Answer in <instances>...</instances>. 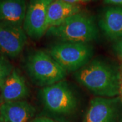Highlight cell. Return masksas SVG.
<instances>
[{
    "label": "cell",
    "instance_id": "obj_1",
    "mask_svg": "<svg viewBox=\"0 0 122 122\" xmlns=\"http://www.w3.org/2000/svg\"><path fill=\"white\" fill-rule=\"evenodd\" d=\"M76 80L94 94L114 98L119 95L120 72L104 61L94 60L76 71Z\"/></svg>",
    "mask_w": 122,
    "mask_h": 122
},
{
    "label": "cell",
    "instance_id": "obj_2",
    "mask_svg": "<svg viewBox=\"0 0 122 122\" xmlns=\"http://www.w3.org/2000/svg\"><path fill=\"white\" fill-rule=\"evenodd\" d=\"M46 33L61 41L90 43L98 38V30L94 18L80 12L61 25L49 28Z\"/></svg>",
    "mask_w": 122,
    "mask_h": 122
},
{
    "label": "cell",
    "instance_id": "obj_3",
    "mask_svg": "<svg viewBox=\"0 0 122 122\" xmlns=\"http://www.w3.org/2000/svg\"><path fill=\"white\" fill-rule=\"evenodd\" d=\"M27 73L31 79L44 87L63 80L66 71L48 53L37 50L31 53L26 61Z\"/></svg>",
    "mask_w": 122,
    "mask_h": 122
},
{
    "label": "cell",
    "instance_id": "obj_4",
    "mask_svg": "<svg viewBox=\"0 0 122 122\" xmlns=\"http://www.w3.org/2000/svg\"><path fill=\"white\" fill-rule=\"evenodd\" d=\"M48 54L66 71H77L89 62L93 48L89 43L60 41L50 49Z\"/></svg>",
    "mask_w": 122,
    "mask_h": 122
},
{
    "label": "cell",
    "instance_id": "obj_5",
    "mask_svg": "<svg viewBox=\"0 0 122 122\" xmlns=\"http://www.w3.org/2000/svg\"><path fill=\"white\" fill-rule=\"evenodd\" d=\"M40 98L48 111L60 115L72 113L77 105L73 92L64 80L42 88Z\"/></svg>",
    "mask_w": 122,
    "mask_h": 122
},
{
    "label": "cell",
    "instance_id": "obj_6",
    "mask_svg": "<svg viewBox=\"0 0 122 122\" xmlns=\"http://www.w3.org/2000/svg\"><path fill=\"white\" fill-rule=\"evenodd\" d=\"M53 0H29L23 29L26 35L33 39H39L46 33L47 14L50 4Z\"/></svg>",
    "mask_w": 122,
    "mask_h": 122
},
{
    "label": "cell",
    "instance_id": "obj_7",
    "mask_svg": "<svg viewBox=\"0 0 122 122\" xmlns=\"http://www.w3.org/2000/svg\"><path fill=\"white\" fill-rule=\"evenodd\" d=\"M27 40L23 26L0 22V52L10 58H16L22 52Z\"/></svg>",
    "mask_w": 122,
    "mask_h": 122
},
{
    "label": "cell",
    "instance_id": "obj_8",
    "mask_svg": "<svg viewBox=\"0 0 122 122\" xmlns=\"http://www.w3.org/2000/svg\"><path fill=\"white\" fill-rule=\"evenodd\" d=\"M118 99L97 96L92 99L83 122H116Z\"/></svg>",
    "mask_w": 122,
    "mask_h": 122
},
{
    "label": "cell",
    "instance_id": "obj_9",
    "mask_svg": "<svg viewBox=\"0 0 122 122\" xmlns=\"http://www.w3.org/2000/svg\"><path fill=\"white\" fill-rule=\"evenodd\" d=\"M28 94L25 79L18 70L14 69L0 86V96L4 102L22 100Z\"/></svg>",
    "mask_w": 122,
    "mask_h": 122
},
{
    "label": "cell",
    "instance_id": "obj_10",
    "mask_svg": "<svg viewBox=\"0 0 122 122\" xmlns=\"http://www.w3.org/2000/svg\"><path fill=\"white\" fill-rule=\"evenodd\" d=\"M35 107L26 100L3 102L0 107V119L4 122H30Z\"/></svg>",
    "mask_w": 122,
    "mask_h": 122
},
{
    "label": "cell",
    "instance_id": "obj_11",
    "mask_svg": "<svg viewBox=\"0 0 122 122\" xmlns=\"http://www.w3.org/2000/svg\"><path fill=\"white\" fill-rule=\"evenodd\" d=\"M98 25L108 38H122V6H112L106 8L100 14Z\"/></svg>",
    "mask_w": 122,
    "mask_h": 122
},
{
    "label": "cell",
    "instance_id": "obj_12",
    "mask_svg": "<svg viewBox=\"0 0 122 122\" xmlns=\"http://www.w3.org/2000/svg\"><path fill=\"white\" fill-rule=\"evenodd\" d=\"M26 8V0H0V22L22 26Z\"/></svg>",
    "mask_w": 122,
    "mask_h": 122
},
{
    "label": "cell",
    "instance_id": "obj_13",
    "mask_svg": "<svg viewBox=\"0 0 122 122\" xmlns=\"http://www.w3.org/2000/svg\"><path fill=\"white\" fill-rule=\"evenodd\" d=\"M80 12L78 5L66 3L61 0H53L50 4L47 14V28L61 25L71 16Z\"/></svg>",
    "mask_w": 122,
    "mask_h": 122
},
{
    "label": "cell",
    "instance_id": "obj_14",
    "mask_svg": "<svg viewBox=\"0 0 122 122\" xmlns=\"http://www.w3.org/2000/svg\"><path fill=\"white\" fill-rule=\"evenodd\" d=\"M13 66L4 55L0 54V86L4 79L13 70Z\"/></svg>",
    "mask_w": 122,
    "mask_h": 122
},
{
    "label": "cell",
    "instance_id": "obj_15",
    "mask_svg": "<svg viewBox=\"0 0 122 122\" xmlns=\"http://www.w3.org/2000/svg\"><path fill=\"white\" fill-rule=\"evenodd\" d=\"M114 49L118 55L122 58V38L118 39L115 45Z\"/></svg>",
    "mask_w": 122,
    "mask_h": 122
},
{
    "label": "cell",
    "instance_id": "obj_16",
    "mask_svg": "<svg viewBox=\"0 0 122 122\" xmlns=\"http://www.w3.org/2000/svg\"><path fill=\"white\" fill-rule=\"evenodd\" d=\"M105 4L115 5L117 6H122V0H104Z\"/></svg>",
    "mask_w": 122,
    "mask_h": 122
},
{
    "label": "cell",
    "instance_id": "obj_17",
    "mask_svg": "<svg viewBox=\"0 0 122 122\" xmlns=\"http://www.w3.org/2000/svg\"><path fill=\"white\" fill-rule=\"evenodd\" d=\"M30 122H57L56 121H54L53 119H51L50 118L47 117H37L33 119Z\"/></svg>",
    "mask_w": 122,
    "mask_h": 122
},
{
    "label": "cell",
    "instance_id": "obj_18",
    "mask_svg": "<svg viewBox=\"0 0 122 122\" xmlns=\"http://www.w3.org/2000/svg\"><path fill=\"white\" fill-rule=\"evenodd\" d=\"M61 1H65L66 3H69V4H77L79 2H87V1H90V0H61Z\"/></svg>",
    "mask_w": 122,
    "mask_h": 122
},
{
    "label": "cell",
    "instance_id": "obj_19",
    "mask_svg": "<svg viewBox=\"0 0 122 122\" xmlns=\"http://www.w3.org/2000/svg\"><path fill=\"white\" fill-rule=\"evenodd\" d=\"M119 96L122 100V68L120 71V79H119Z\"/></svg>",
    "mask_w": 122,
    "mask_h": 122
},
{
    "label": "cell",
    "instance_id": "obj_20",
    "mask_svg": "<svg viewBox=\"0 0 122 122\" xmlns=\"http://www.w3.org/2000/svg\"><path fill=\"white\" fill-rule=\"evenodd\" d=\"M3 102H4V101L2 100V98H1V97L0 96V107H1V105L3 104Z\"/></svg>",
    "mask_w": 122,
    "mask_h": 122
},
{
    "label": "cell",
    "instance_id": "obj_21",
    "mask_svg": "<svg viewBox=\"0 0 122 122\" xmlns=\"http://www.w3.org/2000/svg\"><path fill=\"white\" fill-rule=\"evenodd\" d=\"M0 122H4V121H3V120H1V119H0Z\"/></svg>",
    "mask_w": 122,
    "mask_h": 122
}]
</instances>
